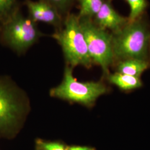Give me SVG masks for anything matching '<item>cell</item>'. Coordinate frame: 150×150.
<instances>
[{
    "label": "cell",
    "mask_w": 150,
    "mask_h": 150,
    "mask_svg": "<svg viewBox=\"0 0 150 150\" xmlns=\"http://www.w3.org/2000/svg\"><path fill=\"white\" fill-rule=\"evenodd\" d=\"M107 79L113 85L122 90H131L138 88L142 86V82L139 77L125 75L120 72L108 74Z\"/></svg>",
    "instance_id": "cell-10"
},
{
    "label": "cell",
    "mask_w": 150,
    "mask_h": 150,
    "mask_svg": "<svg viewBox=\"0 0 150 150\" xmlns=\"http://www.w3.org/2000/svg\"><path fill=\"white\" fill-rule=\"evenodd\" d=\"M129 6L130 13L128 18L132 21L143 16L149 4L147 0H125Z\"/></svg>",
    "instance_id": "cell-13"
},
{
    "label": "cell",
    "mask_w": 150,
    "mask_h": 150,
    "mask_svg": "<svg viewBox=\"0 0 150 150\" xmlns=\"http://www.w3.org/2000/svg\"><path fill=\"white\" fill-rule=\"evenodd\" d=\"M30 109L24 91L10 76H0V139H14L24 125Z\"/></svg>",
    "instance_id": "cell-1"
},
{
    "label": "cell",
    "mask_w": 150,
    "mask_h": 150,
    "mask_svg": "<svg viewBox=\"0 0 150 150\" xmlns=\"http://www.w3.org/2000/svg\"><path fill=\"white\" fill-rule=\"evenodd\" d=\"M79 20L93 64L100 66L108 75L114 62L111 33L97 26L92 18L83 17Z\"/></svg>",
    "instance_id": "cell-6"
},
{
    "label": "cell",
    "mask_w": 150,
    "mask_h": 150,
    "mask_svg": "<svg viewBox=\"0 0 150 150\" xmlns=\"http://www.w3.org/2000/svg\"><path fill=\"white\" fill-rule=\"evenodd\" d=\"M23 4L27 7L28 17L33 21L50 25L54 28V30L62 27L64 17L48 3L41 0H23Z\"/></svg>",
    "instance_id": "cell-7"
},
{
    "label": "cell",
    "mask_w": 150,
    "mask_h": 150,
    "mask_svg": "<svg viewBox=\"0 0 150 150\" xmlns=\"http://www.w3.org/2000/svg\"><path fill=\"white\" fill-rule=\"evenodd\" d=\"M36 150H40V149H38V148H36Z\"/></svg>",
    "instance_id": "cell-17"
},
{
    "label": "cell",
    "mask_w": 150,
    "mask_h": 150,
    "mask_svg": "<svg viewBox=\"0 0 150 150\" xmlns=\"http://www.w3.org/2000/svg\"></svg>",
    "instance_id": "cell-19"
},
{
    "label": "cell",
    "mask_w": 150,
    "mask_h": 150,
    "mask_svg": "<svg viewBox=\"0 0 150 150\" xmlns=\"http://www.w3.org/2000/svg\"></svg>",
    "instance_id": "cell-18"
},
{
    "label": "cell",
    "mask_w": 150,
    "mask_h": 150,
    "mask_svg": "<svg viewBox=\"0 0 150 150\" xmlns=\"http://www.w3.org/2000/svg\"><path fill=\"white\" fill-rule=\"evenodd\" d=\"M149 66L147 60L131 59L119 61L117 64V70L120 73L139 77Z\"/></svg>",
    "instance_id": "cell-9"
},
{
    "label": "cell",
    "mask_w": 150,
    "mask_h": 150,
    "mask_svg": "<svg viewBox=\"0 0 150 150\" xmlns=\"http://www.w3.org/2000/svg\"><path fill=\"white\" fill-rule=\"evenodd\" d=\"M51 37L62 48L66 65L72 68L77 66L87 69L92 67L93 64L77 15L70 13L66 16L62 27L54 30Z\"/></svg>",
    "instance_id": "cell-3"
},
{
    "label": "cell",
    "mask_w": 150,
    "mask_h": 150,
    "mask_svg": "<svg viewBox=\"0 0 150 150\" xmlns=\"http://www.w3.org/2000/svg\"><path fill=\"white\" fill-rule=\"evenodd\" d=\"M80 7L79 18H93L106 0H76Z\"/></svg>",
    "instance_id": "cell-11"
},
{
    "label": "cell",
    "mask_w": 150,
    "mask_h": 150,
    "mask_svg": "<svg viewBox=\"0 0 150 150\" xmlns=\"http://www.w3.org/2000/svg\"><path fill=\"white\" fill-rule=\"evenodd\" d=\"M92 21L97 26L111 33L120 31L129 22L128 17L121 16L114 9L111 0L105 1Z\"/></svg>",
    "instance_id": "cell-8"
},
{
    "label": "cell",
    "mask_w": 150,
    "mask_h": 150,
    "mask_svg": "<svg viewBox=\"0 0 150 150\" xmlns=\"http://www.w3.org/2000/svg\"><path fill=\"white\" fill-rule=\"evenodd\" d=\"M43 36L38 23L23 16L21 10L0 24V43L18 55L26 53Z\"/></svg>",
    "instance_id": "cell-4"
},
{
    "label": "cell",
    "mask_w": 150,
    "mask_h": 150,
    "mask_svg": "<svg viewBox=\"0 0 150 150\" xmlns=\"http://www.w3.org/2000/svg\"><path fill=\"white\" fill-rule=\"evenodd\" d=\"M36 148L40 150H66L67 146L60 142L48 141L41 139H37L36 141Z\"/></svg>",
    "instance_id": "cell-15"
},
{
    "label": "cell",
    "mask_w": 150,
    "mask_h": 150,
    "mask_svg": "<svg viewBox=\"0 0 150 150\" xmlns=\"http://www.w3.org/2000/svg\"><path fill=\"white\" fill-rule=\"evenodd\" d=\"M66 150H96L94 147L85 146H67Z\"/></svg>",
    "instance_id": "cell-16"
},
{
    "label": "cell",
    "mask_w": 150,
    "mask_h": 150,
    "mask_svg": "<svg viewBox=\"0 0 150 150\" xmlns=\"http://www.w3.org/2000/svg\"><path fill=\"white\" fill-rule=\"evenodd\" d=\"M21 10L18 0H0V24L9 20Z\"/></svg>",
    "instance_id": "cell-12"
},
{
    "label": "cell",
    "mask_w": 150,
    "mask_h": 150,
    "mask_svg": "<svg viewBox=\"0 0 150 150\" xmlns=\"http://www.w3.org/2000/svg\"><path fill=\"white\" fill-rule=\"evenodd\" d=\"M52 6L59 13L65 17L70 13L76 0H41Z\"/></svg>",
    "instance_id": "cell-14"
},
{
    "label": "cell",
    "mask_w": 150,
    "mask_h": 150,
    "mask_svg": "<svg viewBox=\"0 0 150 150\" xmlns=\"http://www.w3.org/2000/svg\"><path fill=\"white\" fill-rule=\"evenodd\" d=\"M144 15L129 22L120 31L111 33L114 61L131 59L147 60L150 26Z\"/></svg>",
    "instance_id": "cell-2"
},
{
    "label": "cell",
    "mask_w": 150,
    "mask_h": 150,
    "mask_svg": "<svg viewBox=\"0 0 150 150\" xmlns=\"http://www.w3.org/2000/svg\"><path fill=\"white\" fill-rule=\"evenodd\" d=\"M73 69L66 64L61 83L51 88L50 95L56 98L91 107L99 97L107 92V87L100 81L77 80L73 75Z\"/></svg>",
    "instance_id": "cell-5"
}]
</instances>
